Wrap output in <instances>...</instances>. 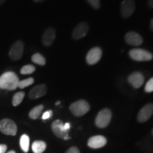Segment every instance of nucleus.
Here are the masks:
<instances>
[{"mask_svg":"<svg viewBox=\"0 0 153 153\" xmlns=\"http://www.w3.org/2000/svg\"><path fill=\"white\" fill-rule=\"evenodd\" d=\"M19 78L14 72H6L0 76V89L13 91L18 88Z\"/></svg>","mask_w":153,"mask_h":153,"instance_id":"obj_1","label":"nucleus"},{"mask_svg":"<svg viewBox=\"0 0 153 153\" xmlns=\"http://www.w3.org/2000/svg\"><path fill=\"white\" fill-rule=\"evenodd\" d=\"M70 110L74 116L79 117L84 116L90 110V105L87 101L80 99L70 105Z\"/></svg>","mask_w":153,"mask_h":153,"instance_id":"obj_2","label":"nucleus"},{"mask_svg":"<svg viewBox=\"0 0 153 153\" xmlns=\"http://www.w3.org/2000/svg\"><path fill=\"white\" fill-rule=\"evenodd\" d=\"M112 118V112L109 108H104L97 114L95 119V124L99 128H104L110 123Z\"/></svg>","mask_w":153,"mask_h":153,"instance_id":"obj_3","label":"nucleus"},{"mask_svg":"<svg viewBox=\"0 0 153 153\" xmlns=\"http://www.w3.org/2000/svg\"><path fill=\"white\" fill-rule=\"evenodd\" d=\"M129 56L133 60L137 62H145L152 60L153 55L149 51L143 48H134L129 51Z\"/></svg>","mask_w":153,"mask_h":153,"instance_id":"obj_4","label":"nucleus"},{"mask_svg":"<svg viewBox=\"0 0 153 153\" xmlns=\"http://www.w3.org/2000/svg\"><path fill=\"white\" fill-rule=\"evenodd\" d=\"M0 131L7 135H15L17 133V126L14 120L4 118L0 120Z\"/></svg>","mask_w":153,"mask_h":153,"instance_id":"obj_5","label":"nucleus"},{"mask_svg":"<svg viewBox=\"0 0 153 153\" xmlns=\"http://www.w3.org/2000/svg\"><path fill=\"white\" fill-rule=\"evenodd\" d=\"M24 51V43L22 41H17L11 45L9 56L12 60L16 61L22 59Z\"/></svg>","mask_w":153,"mask_h":153,"instance_id":"obj_6","label":"nucleus"},{"mask_svg":"<svg viewBox=\"0 0 153 153\" xmlns=\"http://www.w3.org/2000/svg\"><path fill=\"white\" fill-rule=\"evenodd\" d=\"M51 128H52L53 133H54L57 137H59V138L64 140L70 139L68 134L69 131H66V130L64 128V123H63L62 121H61L60 120H55V121L52 123Z\"/></svg>","mask_w":153,"mask_h":153,"instance_id":"obj_7","label":"nucleus"},{"mask_svg":"<svg viewBox=\"0 0 153 153\" xmlns=\"http://www.w3.org/2000/svg\"><path fill=\"white\" fill-rule=\"evenodd\" d=\"M135 9V1L134 0H123L120 4V14L124 19L132 16Z\"/></svg>","mask_w":153,"mask_h":153,"instance_id":"obj_8","label":"nucleus"},{"mask_svg":"<svg viewBox=\"0 0 153 153\" xmlns=\"http://www.w3.org/2000/svg\"><path fill=\"white\" fill-rule=\"evenodd\" d=\"M102 56V50L99 47H94L90 49L86 56L87 62L90 65L97 64L101 60Z\"/></svg>","mask_w":153,"mask_h":153,"instance_id":"obj_9","label":"nucleus"},{"mask_svg":"<svg viewBox=\"0 0 153 153\" xmlns=\"http://www.w3.org/2000/svg\"><path fill=\"white\" fill-rule=\"evenodd\" d=\"M153 114V104H149L145 105L140 110L137 114V119L140 123H145L151 118Z\"/></svg>","mask_w":153,"mask_h":153,"instance_id":"obj_10","label":"nucleus"},{"mask_svg":"<svg viewBox=\"0 0 153 153\" xmlns=\"http://www.w3.org/2000/svg\"><path fill=\"white\" fill-rule=\"evenodd\" d=\"M89 25L86 22H81L78 24L74 28L72 32V38L74 40H80L83 38L89 32Z\"/></svg>","mask_w":153,"mask_h":153,"instance_id":"obj_11","label":"nucleus"},{"mask_svg":"<svg viewBox=\"0 0 153 153\" xmlns=\"http://www.w3.org/2000/svg\"><path fill=\"white\" fill-rule=\"evenodd\" d=\"M125 41L126 43L132 46H139L143 43L142 36L135 31H129L126 34Z\"/></svg>","mask_w":153,"mask_h":153,"instance_id":"obj_12","label":"nucleus"},{"mask_svg":"<svg viewBox=\"0 0 153 153\" xmlns=\"http://www.w3.org/2000/svg\"><path fill=\"white\" fill-rule=\"evenodd\" d=\"M55 36H56V31L54 28L50 27L47 28L42 36L41 40L43 45L45 47L52 45L55 41Z\"/></svg>","mask_w":153,"mask_h":153,"instance_id":"obj_13","label":"nucleus"},{"mask_svg":"<svg viewBox=\"0 0 153 153\" xmlns=\"http://www.w3.org/2000/svg\"><path fill=\"white\" fill-rule=\"evenodd\" d=\"M130 85L135 89H138L142 87L145 82L144 75L140 72H134L128 78Z\"/></svg>","mask_w":153,"mask_h":153,"instance_id":"obj_14","label":"nucleus"},{"mask_svg":"<svg viewBox=\"0 0 153 153\" xmlns=\"http://www.w3.org/2000/svg\"><path fill=\"white\" fill-rule=\"evenodd\" d=\"M47 86L44 84L38 85L30 89L28 97L30 99H36L43 97L47 94Z\"/></svg>","mask_w":153,"mask_h":153,"instance_id":"obj_15","label":"nucleus"},{"mask_svg":"<svg viewBox=\"0 0 153 153\" xmlns=\"http://www.w3.org/2000/svg\"><path fill=\"white\" fill-rule=\"evenodd\" d=\"M107 140L103 135H95L91 137L88 140V146L93 149L101 148L106 145Z\"/></svg>","mask_w":153,"mask_h":153,"instance_id":"obj_16","label":"nucleus"},{"mask_svg":"<svg viewBox=\"0 0 153 153\" xmlns=\"http://www.w3.org/2000/svg\"><path fill=\"white\" fill-rule=\"evenodd\" d=\"M46 149V143L42 140H36L32 144V150L34 153H43Z\"/></svg>","mask_w":153,"mask_h":153,"instance_id":"obj_17","label":"nucleus"},{"mask_svg":"<svg viewBox=\"0 0 153 153\" xmlns=\"http://www.w3.org/2000/svg\"><path fill=\"white\" fill-rule=\"evenodd\" d=\"M43 108H44V106L42 104L38 105V106H36V107H34L33 108H32V109L30 110V111L29 112V114H28L30 118H31V119L33 120L37 119V118L40 116V115L41 114Z\"/></svg>","mask_w":153,"mask_h":153,"instance_id":"obj_18","label":"nucleus"},{"mask_svg":"<svg viewBox=\"0 0 153 153\" xmlns=\"http://www.w3.org/2000/svg\"><path fill=\"white\" fill-rule=\"evenodd\" d=\"M29 137H28L27 135H26V134L22 135L20 138V146L22 150L24 151V152H28V150H29Z\"/></svg>","mask_w":153,"mask_h":153,"instance_id":"obj_19","label":"nucleus"},{"mask_svg":"<svg viewBox=\"0 0 153 153\" xmlns=\"http://www.w3.org/2000/svg\"><path fill=\"white\" fill-rule=\"evenodd\" d=\"M31 60L33 62L41 66L45 65V63H46L45 58L41 54H40V53H35V54L32 55Z\"/></svg>","mask_w":153,"mask_h":153,"instance_id":"obj_20","label":"nucleus"},{"mask_svg":"<svg viewBox=\"0 0 153 153\" xmlns=\"http://www.w3.org/2000/svg\"><path fill=\"white\" fill-rule=\"evenodd\" d=\"M25 97V93L24 91H19L15 94L12 99V104L14 106H19L22 102L23 99Z\"/></svg>","mask_w":153,"mask_h":153,"instance_id":"obj_21","label":"nucleus"},{"mask_svg":"<svg viewBox=\"0 0 153 153\" xmlns=\"http://www.w3.org/2000/svg\"><path fill=\"white\" fill-rule=\"evenodd\" d=\"M35 70L36 68L33 65H26L21 69L20 73L22 74H30L33 73Z\"/></svg>","mask_w":153,"mask_h":153,"instance_id":"obj_22","label":"nucleus"},{"mask_svg":"<svg viewBox=\"0 0 153 153\" xmlns=\"http://www.w3.org/2000/svg\"><path fill=\"white\" fill-rule=\"evenodd\" d=\"M34 83V79L33 77H29L28 79H24L22 81H19L18 88L19 89H24V88L28 87V86L33 85Z\"/></svg>","mask_w":153,"mask_h":153,"instance_id":"obj_23","label":"nucleus"},{"mask_svg":"<svg viewBox=\"0 0 153 153\" xmlns=\"http://www.w3.org/2000/svg\"><path fill=\"white\" fill-rule=\"evenodd\" d=\"M89 4L94 9H99L101 7L100 0H87Z\"/></svg>","mask_w":153,"mask_h":153,"instance_id":"obj_24","label":"nucleus"},{"mask_svg":"<svg viewBox=\"0 0 153 153\" xmlns=\"http://www.w3.org/2000/svg\"><path fill=\"white\" fill-rule=\"evenodd\" d=\"M145 91L148 93H150L153 91V77L148 80L145 87Z\"/></svg>","mask_w":153,"mask_h":153,"instance_id":"obj_25","label":"nucleus"},{"mask_svg":"<svg viewBox=\"0 0 153 153\" xmlns=\"http://www.w3.org/2000/svg\"><path fill=\"white\" fill-rule=\"evenodd\" d=\"M53 116V112L52 111H48L45 112L44 114H43V116H42V119L43 120H47V119H49L51 117V116Z\"/></svg>","mask_w":153,"mask_h":153,"instance_id":"obj_26","label":"nucleus"},{"mask_svg":"<svg viewBox=\"0 0 153 153\" xmlns=\"http://www.w3.org/2000/svg\"><path fill=\"white\" fill-rule=\"evenodd\" d=\"M65 153H80V152L76 147H72L69 148Z\"/></svg>","mask_w":153,"mask_h":153,"instance_id":"obj_27","label":"nucleus"},{"mask_svg":"<svg viewBox=\"0 0 153 153\" xmlns=\"http://www.w3.org/2000/svg\"><path fill=\"white\" fill-rule=\"evenodd\" d=\"M7 150V146L6 145H0V153H4Z\"/></svg>","mask_w":153,"mask_h":153,"instance_id":"obj_28","label":"nucleus"},{"mask_svg":"<svg viewBox=\"0 0 153 153\" xmlns=\"http://www.w3.org/2000/svg\"><path fill=\"white\" fill-rule=\"evenodd\" d=\"M70 127H71V126H70V123H66L65 124H64V128L65 129L66 131H69V130L70 129Z\"/></svg>","mask_w":153,"mask_h":153,"instance_id":"obj_29","label":"nucleus"},{"mask_svg":"<svg viewBox=\"0 0 153 153\" xmlns=\"http://www.w3.org/2000/svg\"><path fill=\"white\" fill-rule=\"evenodd\" d=\"M148 6L149 7L153 9V0H148Z\"/></svg>","mask_w":153,"mask_h":153,"instance_id":"obj_30","label":"nucleus"},{"mask_svg":"<svg viewBox=\"0 0 153 153\" xmlns=\"http://www.w3.org/2000/svg\"><path fill=\"white\" fill-rule=\"evenodd\" d=\"M150 29L152 31H153V18L151 19L150 21Z\"/></svg>","mask_w":153,"mask_h":153,"instance_id":"obj_31","label":"nucleus"},{"mask_svg":"<svg viewBox=\"0 0 153 153\" xmlns=\"http://www.w3.org/2000/svg\"><path fill=\"white\" fill-rule=\"evenodd\" d=\"M33 1H35V2L41 3V2H43V1H45V0H33Z\"/></svg>","mask_w":153,"mask_h":153,"instance_id":"obj_32","label":"nucleus"},{"mask_svg":"<svg viewBox=\"0 0 153 153\" xmlns=\"http://www.w3.org/2000/svg\"><path fill=\"white\" fill-rule=\"evenodd\" d=\"M6 1V0H0V6H1Z\"/></svg>","mask_w":153,"mask_h":153,"instance_id":"obj_33","label":"nucleus"},{"mask_svg":"<svg viewBox=\"0 0 153 153\" xmlns=\"http://www.w3.org/2000/svg\"><path fill=\"white\" fill-rule=\"evenodd\" d=\"M7 153H16V152H15L14 150H11V151H9V152H8Z\"/></svg>","mask_w":153,"mask_h":153,"instance_id":"obj_34","label":"nucleus"},{"mask_svg":"<svg viewBox=\"0 0 153 153\" xmlns=\"http://www.w3.org/2000/svg\"><path fill=\"white\" fill-rule=\"evenodd\" d=\"M60 104V101H57V102L55 103V105H59Z\"/></svg>","mask_w":153,"mask_h":153,"instance_id":"obj_35","label":"nucleus"},{"mask_svg":"<svg viewBox=\"0 0 153 153\" xmlns=\"http://www.w3.org/2000/svg\"><path fill=\"white\" fill-rule=\"evenodd\" d=\"M152 134H153V129H152Z\"/></svg>","mask_w":153,"mask_h":153,"instance_id":"obj_36","label":"nucleus"}]
</instances>
